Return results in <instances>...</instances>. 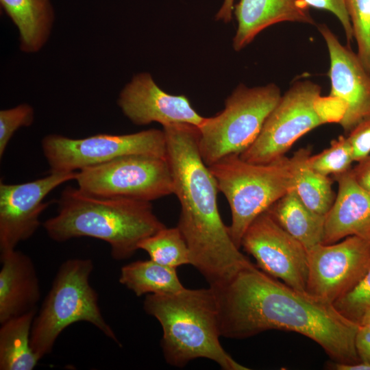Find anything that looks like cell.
Masks as SVG:
<instances>
[{
    "label": "cell",
    "mask_w": 370,
    "mask_h": 370,
    "mask_svg": "<svg viewBox=\"0 0 370 370\" xmlns=\"http://www.w3.org/2000/svg\"><path fill=\"white\" fill-rule=\"evenodd\" d=\"M77 171L49 172L21 184L0 182V253L15 249L29 238L40 225V216L51 201L45 197L60 185L75 180Z\"/></svg>",
    "instance_id": "obj_13"
},
{
    "label": "cell",
    "mask_w": 370,
    "mask_h": 370,
    "mask_svg": "<svg viewBox=\"0 0 370 370\" xmlns=\"http://www.w3.org/2000/svg\"><path fill=\"white\" fill-rule=\"evenodd\" d=\"M145 312L161 325V347L167 363L184 367L204 358L224 370H247L223 347L216 297L211 287L174 293L148 294Z\"/></svg>",
    "instance_id": "obj_4"
},
{
    "label": "cell",
    "mask_w": 370,
    "mask_h": 370,
    "mask_svg": "<svg viewBox=\"0 0 370 370\" xmlns=\"http://www.w3.org/2000/svg\"><path fill=\"white\" fill-rule=\"evenodd\" d=\"M358 59L370 74V0H345Z\"/></svg>",
    "instance_id": "obj_26"
},
{
    "label": "cell",
    "mask_w": 370,
    "mask_h": 370,
    "mask_svg": "<svg viewBox=\"0 0 370 370\" xmlns=\"http://www.w3.org/2000/svg\"><path fill=\"white\" fill-rule=\"evenodd\" d=\"M219 191L231 210V237L241 248L242 238L250 224L276 201L294 188L290 158L282 156L265 164L245 161L230 155L210 166Z\"/></svg>",
    "instance_id": "obj_6"
},
{
    "label": "cell",
    "mask_w": 370,
    "mask_h": 370,
    "mask_svg": "<svg viewBox=\"0 0 370 370\" xmlns=\"http://www.w3.org/2000/svg\"><path fill=\"white\" fill-rule=\"evenodd\" d=\"M138 249L146 251L151 260L160 264L177 268L190 264L187 243L179 228L166 226L143 240Z\"/></svg>",
    "instance_id": "obj_24"
},
{
    "label": "cell",
    "mask_w": 370,
    "mask_h": 370,
    "mask_svg": "<svg viewBox=\"0 0 370 370\" xmlns=\"http://www.w3.org/2000/svg\"><path fill=\"white\" fill-rule=\"evenodd\" d=\"M282 97L275 84L249 88L238 85L224 109L204 119L199 128V150L207 166L230 155H240L256 139Z\"/></svg>",
    "instance_id": "obj_7"
},
{
    "label": "cell",
    "mask_w": 370,
    "mask_h": 370,
    "mask_svg": "<svg viewBox=\"0 0 370 370\" xmlns=\"http://www.w3.org/2000/svg\"><path fill=\"white\" fill-rule=\"evenodd\" d=\"M34 119L33 108L27 103L0 111V158L15 133L21 127L30 126Z\"/></svg>",
    "instance_id": "obj_28"
},
{
    "label": "cell",
    "mask_w": 370,
    "mask_h": 370,
    "mask_svg": "<svg viewBox=\"0 0 370 370\" xmlns=\"http://www.w3.org/2000/svg\"><path fill=\"white\" fill-rule=\"evenodd\" d=\"M332 367L337 370H370V363L362 360L354 363L334 362Z\"/></svg>",
    "instance_id": "obj_34"
},
{
    "label": "cell",
    "mask_w": 370,
    "mask_h": 370,
    "mask_svg": "<svg viewBox=\"0 0 370 370\" xmlns=\"http://www.w3.org/2000/svg\"><path fill=\"white\" fill-rule=\"evenodd\" d=\"M0 3L18 29L20 49L38 51L47 41L54 20L50 0H0Z\"/></svg>",
    "instance_id": "obj_19"
},
{
    "label": "cell",
    "mask_w": 370,
    "mask_h": 370,
    "mask_svg": "<svg viewBox=\"0 0 370 370\" xmlns=\"http://www.w3.org/2000/svg\"><path fill=\"white\" fill-rule=\"evenodd\" d=\"M321 87L309 79L297 80L282 95L267 116L255 141L239 156L265 164L284 156L302 136L330 122L322 111Z\"/></svg>",
    "instance_id": "obj_8"
},
{
    "label": "cell",
    "mask_w": 370,
    "mask_h": 370,
    "mask_svg": "<svg viewBox=\"0 0 370 370\" xmlns=\"http://www.w3.org/2000/svg\"><path fill=\"white\" fill-rule=\"evenodd\" d=\"M352 147L354 162L370 155V119L356 125L347 136Z\"/></svg>",
    "instance_id": "obj_30"
},
{
    "label": "cell",
    "mask_w": 370,
    "mask_h": 370,
    "mask_svg": "<svg viewBox=\"0 0 370 370\" xmlns=\"http://www.w3.org/2000/svg\"><path fill=\"white\" fill-rule=\"evenodd\" d=\"M354 162L351 145L347 136H339L330 146L321 153L310 156L309 166L326 176L338 175L351 169Z\"/></svg>",
    "instance_id": "obj_25"
},
{
    "label": "cell",
    "mask_w": 370,
    "mask_h": 370,
    "mask_svg": "<svg viewBox=\"0 0 370 370\" xmlns=\"http://www.w3.org/2000/svg\"><path fill=\"white\" fill-rule=\"evenodd\" d=\"M352 171L356 181L370 195V155L358 162Z\"/></svg>",
    "instance_id": "obj_31"
},
{
    "label": "cell",
    "mask_w": 370,
    "mask_h": 370,
    "mask_svg": "<svg viewBox=\"0 0 370 370\" xmlns=\"http://www.w3.org/2000/svg\"><path fill=\"white\" fill-rule=\"evenodd\" d=\"M75 180L88 194L150 202L174 190L167 158L151 155H128L85 168L77 171Z\"/></svg>",
    "instance_id": "obj_9"
},
{
    "label": "cell",
    "mask_w": 370,
    "mask_h": 370,
    "mask_svg": "<svg viewBox=\"0 0 370 370\" xmlns=\"http://www.w3.org/2000/svg\"><path fill=\"white\" fill-rule=\"evenodd\" d=\"M0 323L35 310L40 297L32 259L16 249L1 254Z\"/></svg>",
    "instance_id": "obj_17"
},
{
    "label": "cell",
    "mask_w": 370,
    "mask_h": 370,
    "mask_svg": "<svg viewBox=\"0 0 370 370\" xmlns=\"http://www.w3.org/2000/svg\"><path fill=\"white\" fill-rule=\"evenodd\" d=\"M117 103L123 114L136 125L157 122L162 127L180 123L199 127L205 119L185 95L166 93L148 73L134 76L120 92Z\"/></svg>",
    "instance_id": "obj_15"
},
{
    "label": "cell",
    "mask_w": 370,
    "mask_h": 370,
    "mask_svg": "<svg viewBox=\"0 0 370 370\" xmlns=\"http://www.w3.org/2000/svg\"><path fill=\"white\" fill-rule=\"evenodd\" d=\"M356 347L360 360L370 363V331L358 328L356 336Z\"/></svg>",
    "instance_id": "obj_32"
},
{
    "label": "cell",
    "mask_w": 370,
    "mask_h": 370,
    "mask_svg": "<svg viewBox=\"0 0 370 370\" xmlns=\"http://www.w3.org/2000/svg\"><path fill=\"white\" fill-rule=\"evenodd\" d=\"M57 201L58 214L42 224L52 240L97 238L109 244L112 258L118 260L131 257L143 240L165 227L150 201L95 196L71 186Z\"/></svg>",
    "instance_id": "obj_3"
},
{
    "label": "cell",
    "mask_w": 370,
    "mask_h": 370,
    "mask_svg": "<svg viewBox=\"0 0 370 370\" xmlns=\"http://www.w3.org/2000/svg\"><path fill=\"white\" fill-rule=\"evenodd\" d=\"M308 7L329 11L342 25L347 43L353 41V30L345 0H301Z\"/></svg>",
    "instance_id": "obj_29"
},
{
    "label": "cell",
    "mask_w": 370,
    "mask_h": 370,
    "mask_svg": "<svg viewBox=\"0 0 370 370\" xmlns=\"http://www.w3.org/2000/svg\"><path fill=\"white\" fill-rule=\"evenodd\" d=\"M92 269L93 262L88 258L69 259L59 267L32 325L31 346L40 359L52 351L64 330L79 321L92 324L119 344L101 314L97 293L89 282Z\"/></svg>",
    "instance_id": "obj_5"
},
{
    "label": "cell",
    "mask_w": 370,
    "mask_h": 370,
    "mask_svg": "<svg viewBox=\"0 0 370 370\" xmlns=\"http://www.w3.org/2000/svg\"><path fill=\"white\" fill-rule=\"evenodd\" d=\"M308 8L301 0H239L233 12L238 23L233 48L243 49L260 32L278 23L314 25Z\"/></svg>",
    "instance_id": "obj_18"
},
{
    "label": "cell",
    "mask_w": 370,
    "mask_h": 370,
    "mask_svg": "<svg viewBox=\"0 0 370 370\" xmlns=\"http://www.w3.org/2000/svg\"><path fill=\"white\" fill-rule=\"evenodd\" d=\"M241 247L254 258L256 266L262 271L298 291L306 293L308 250L267 211L248 227L242 238Z\"/></svg>",
    "instance_id": "obj_12"
},
{
    "label": "cell",
    "mask_w": 370,
    "mask_h": 370,
    "mask_svg": "<svg viewBox=\"0 0 370 370\" xmlns=\"http://www.w3.org/2000/svg\"><path fill=\"white\" fill-rule=\"evenodd\" d=\"M308 253L306 293L332 304L349 292L370 267V241L356 236L319 244Z\"/></svg>",
    "instance_id": "obj_11"
},
{
    "label": "cell",
    "mask_w": 370,
    "mask_h": 370,
    "mask_svg": "<svg viewBox=\"0 0 370 370\" xmlns=\"http://www.w3.org/2000/svg\"><path fill=\"white\" fill-rule=\"evenodd\" d=\"M267 211L307 250L323 243L325 215L308 208L294 189L286 193Z\"/></svg>",
    "instance_id": "obj_20"
},
{
    "label": "cell",
    "mask_w": 370,
    "mask_h": 370,
    "mask_svg": "<svg viewBox=\"0 0 370 370\" xmlns=\"http://www.w3.org/2000/svg\"><path fill=\"white\" fill-rule=\"evenodd\" d=\"M173 194L181 210L177 227L190 252V264L209 286L229 280L253 263L234 243L217 204L219 189L199 150V128L189 123L163 126Z\"/></svg>",
    "instance_id": "obj_2"
},
{
    "label": "cell",
    "mask_w": 370,
    "mask_h": 370,
    "mask_svg": "<svg viewBox=\"0 0 370 370\" xmlns=\"http://www.w3.org/2000/svg\"><path fill=\"white\" fill-rule=\"evenodd\" d=\"M119 282L136 296L156 293H174L185 287L176 269L149 259L137 260L122 267Z\"/></svg>",
    "instance_id": "obj_23"
},
{
    "label": "cell",
    "mask_w": 370,
    "mask_h": 370,
    "mask_svg": "<svg viewBox=\"0 0 370 370\" xmlns=\"http://www.w3.org/2000/svg\"><path fill=\"white\" fill-rule=\"evenodd\" d=\"M338 192L325 216L323 243L349 236L370 241V195L356 181L352 169L334 175Z\"/></svg>",
    "instance_id": "obj_16"
},
{
    "label": "cell",
    "mask_w": 370,
    "mask_h": 370,
    "mask_svg": "<svg viewBox=\"0 0 370 370\" xmlns=\"http://www.w3.org/2000/svg\"><path fill=\"white\" fill-rule=\"evenodd\" d=\"M333 304L345 317L358 324L363 313L370 308V267L359 282Z\"/></svg>",
    "instance_id": "obj_27"
},
{
    "label": "cell",
    "mask_w": 370,
    "mask_h": 370,
    "mask_svg": "<svg viewBox=\"0 0 370 370\" xmlns=\"http://www.w3.org/2000/svg\"><path fill=\"white\" fill-rule=\"evenodd\" d=\"M218 308L221 336L243 339L271 330L304 335L336 362L360 360L358 323L334 304L298 291L251 264L225 282L210 286Z\"/></svg>",
    "instance_id": "obj_1"
},
{
    "label": "cell",
    "mask_w": 370,
    "mask_h": 370,
    "mask_svg": "<svg viewBox=\"0 0 370 370\" xmlns=\"http://www.w3.org/2000/svg\"><path fill=\"white\" fill-rule=\"evenodd\" d=\"M317 28L330 56V97L342 105L343 113L338 123L349 134L360 123L370 119V74L357 54L341 44L325 24H319Z\"/></svg>",
    "instance_id": "obj_14"
},
{
    "label": "cell",
    "mask_w": 370,
    "mask_h": 370,
    "mask_svg": "<svg viewBox=\"0 0 370 370\" xmlns=\"http://www.w3.org/2000/svg\"><path fill=\"white\" fill-rule=\"evenodd\" d=\"M310 153V148H301L290 158L294 180L293 189L308 208L326 216L336 197L332 188V180L309 166Z\"/></svg>",
    "instance_id": "obj_22"
},
{
    "label": "cell",
    "mask_w": 370,
    "mask_h": 370,
    "mask_svg": "<svg viewBox=\"0 0 370 370\" xmlns=\"http://www.w3.org/2000/svg\"><path fill=\"white\" fill-rule=\"evenodd\" d=\"M36 309L1 323L0 369L32 370L40 360L31 346Z\"/></svg>",
    "instance_id": "obj_21"
},
{
    "label": "cell",
    "mask_w": 370,
    "mask_h": 370,
    "mask_svg": "<svg viewBox=\"0 0 370 370\" xmlns=\"http://www.w3.org/2000/svg\"><path fill=\"white\" fill-rule=\"evenodd\" d=\"M234 8V0H224L221 7L216 14V20L229 23L232 18Z\"/></svg>",
    "instance_id": "obj_33"
},
{
    "label": "cell",
    "mask_w": 370,
    "mask_h": 370,
    "mask_svg": "<svg viewBox=\"0 0 370 370\" xmlns=\"http://www.w3.org/2000/svg\"><path fill=\"white\" fill-rule=\"evenodd\" d=\"M358 325L370 331V308L363 313L358 322Z\"/></svg>",
    "instance_id": "obj_35"
},
{
    "label": "cell",
    "mask_w": 370,
    "mask_h": 370,
    "mask_svg": "<svg viewBox=\"0 0 370 370\" xmlns=\"http://www.w3.org/2000/svg\"><path fill=\"white\" fill-rule=\"evenodd\" d=\"M49 172L78 171L134 154L166 157L164 130L155 128L133 134H99L83 138L60 134L45 136L41 142Z\"/></svg>",
    "instance_id": "obj_10"
}]
</instances>
